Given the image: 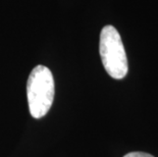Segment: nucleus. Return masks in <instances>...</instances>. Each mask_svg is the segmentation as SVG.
<instances>
[{"label": "nucleus", "mask_w": 158, "mask_h": 157, "mask_svg": "<svg viewBox=\"0 0 158 157\" xmlns=\"http://www.w3.org/2000/svg\"><path fill=\"white\" fill-rule=\"evenodd\" d=\"M55 87L51 71L44 65H37L30 73L27 83L30 113L34 118H41L51 108Z\"/></svg>", "instance_id": "nucleus-1"}, {"label": "nucleus", "mask_w": 158, "mask_h": 157, "mask_svg": "<svg viewBox=\"0 0 158 157\" xmlns=\"http://www.w3.org/2000/svg\"><path fill=\"white\" fill-rule=\"evenodd\" d=\"M99 51L107 73L113 79H123L129 71V64L122 38L114 27L105 26L102 29Z\"/></svg>", "instance_id": "nucleus-2"}, {"label": "nucleus", "mask_w": 158, "mask_h": 157, "mask_svg": "<svg viewBox=\"0 0 158 157\" xmlns=\"http://www.w3.org/2000/svg\"><path fill=\"white\" fill-rule=\"evenodd\" d=\"M123 157H154V156L144 152H131L129 154L124 155Z\"/></svg>", "instance_id": "nucleus-3"}]
</instances>
